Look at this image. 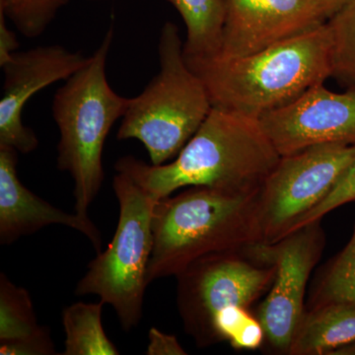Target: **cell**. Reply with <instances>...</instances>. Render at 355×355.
I'll list each match as a JSON object with an SVG mask.
<instances>
[{
    "instance_id": "cell-1",
    "label": "cell",
    "mask_w": 355,
    "mask_h": 355,
    "mask_svg": "<svg viewBox=\"0 0 355 355\" xmlns=\"http://www.w3.org/2000/svg\"><path fill=\"white\" fill-rule=\"evenodd\" d=\"M280 157L259 119L212 107L198 132L170 162L149 165L128 155L119 159L114 168L132 174L159 200L186 187L256 193Z\"/></svg>"
},
{
    "instance_id": "cell-4",
    "label": "cell",
    "mask_w": 355,
    "mask_h": 355,
    "mask_svg": "<svg viewBox=\"0 0 355 355\" xmlns=\"http://www.w3.org/2000/svg\"><path fill=\"white\" fill-rule=\"evenodd\" d=\"M114 36L111 26L85 65L58 89L51 105L60 132L58 168L72 178L74 209L83 217H88L89 207L104 181L105 142L132 101V98L114 92L107 78V60Z\"/></svg>"
},
{
    "instance_id": "cell-17",
    "label": "cell",
    "mask_w": 355,
    "mask_h": 355,
    "mask_svg": "<svg viewBox=\"0 0 355 355\" xmlns=\"http://www.w3.org/2000/svg\"><path fill=\"white\" fill-rule=\"evenodd\" d=\"M105 303L78 302L65 308L64 355H118L120 352L105 333L102 310Z\"/></svg>"
},
{
    "instance_id": "cell-13",
    "label": "cell",
    "mask_w": 355,
    "mask_h": 355,
    "mask_svg": "<svg viewBox=\"0 0 355 355\" xmlns=\"http://www.w3.org/2000/svg\"><path fill=\"white\" fill-rule=\"evenodd\" d=\"M18 153L0 146V243L12 244L53 224L67 226L86 236L100 253L102 235L88 217L67 214L26 188L17 174Z\"/></svg>"
},
{
    "instance_id": "cell-11",
    "label": "cell",
    "mask_w": 355,
    "mask_h": 355,
    "mask_svg": "<svg viewBox=\"0 0 355 355\" xmlns=\"http://www.w3.org/2000/svg\"><path fill=\"white\" fill-rule=\"evenodd\" d=\"M88 58L60 44L14 53L1 67L4 80L0 99V146L12 147L20 154L36 150L38 137L23 123V110L40 91L73 76Z\"/></svg>"
},
{
    "instance_id": "cell-16",
    "label": "cell",
    "mask_w": 355,
    "mask_h": 355,
    "mask_svg": "<svg viewBox=\"0 0 355 355\" xmlns=\"http://www.w3.org/2000/svg\"><path fill=\"white\" fill-rule=\"evenodd\" d=\"M174 6L186 27L184 58L188 62L216 58L223 40L224 0H166Z\"/></svg>"
},
{
    "instance_id": "cell-19",
    "label": "cell",
    "mask_w": 355,
    "mask_h": 355,
    "mask_svg": "<svg viewBox=\"0 0 355 355\" xmlns=\"http://www.w3.org/2000/svg\"><path fill=\"white\" fill-rule=\"evenodd\" d=\"M331 42V77L355 88V0L327 21Z\"/></svg>"
},
{
    "instance_id": "cell-9",
    "label": "cell",
    "mask_w": 355,
    "mask_h": 355,
    "mask_svg": "<svg viewBox=\"0 0 355 355\" xmlns=\"http://www.w3.org/2000/svg\"><path fill=\"white\" fill-rule=\"evenodd\" d=\"M321 220L311 222L275 243H257L245 253L258 263L275 268V279L257 318L266 342L289 354L292 340L305 313L306 286L324 247Z\"/></svg>"
},
{
    "instance_id": "cell-14",
    "label": "cell",
    "mask_w": 355,
    "mask_h": 355,
    "mask_svg": "<svg viewBox=\"0 0 355 355\" xmlns=\"http://www.w3.org/2000/svg\"><path fill=\"white\" fill-rule=\"evenodd\" d=\"M50 331L40 326L29 292L0 275V354H55Z\"/></svg>"
},
{
    "instance_id": "cell-6",
    "label": "cell",
    "mask_w": 355,
    "mask_h": 355,
    "mask_svg": "<svg viewBox=\"0 0 355 355\" xmlns=\"http://www.w3.org/2000/svg\"><path fill=\"white\" fill-rule=\"evenodd\" d=\"M114 169L113 189L120 205L116 232L108 248L89 263L76 294L99 296L113 307L123 330L130 331L141 321L158 200L132 174Z\"/></svg>"
},
{
    "instance_id": "cell-21",
    "label": "cell",
    "mask_w": 355,
    "mask_h": 355,
    "mask_svg": "<svg viewBox=\"0 0 355 355\" xmlns=\"http://www.w3.org/2000/svg\"><path fill=\"white\" fill-rule=\"evenodd\" d=\"M69 0H0V10L25 38L42 36Z\"/></svg>"
},
{
    "instance_id": "cell-22",
    "label": "cell",
    "mask_w": 355,
    "mask_h": 355,
    "mask_svg": "<svg viewBox=\"0 0 355 355\" xmlns=\"http://www.w3.org/2000/svg\"><path fill=\"white\" fill-rule=\"evenodd\" d=\"M355 200V160L343 172L338 181L336 182L333 190L330 191L326 198L319 203L315 209L311 210L300 221L296 224V229L302 227L306 224L311 223L322 218L329 212L342 207L347 203ZM291 231V232H292ZM289 234V233H288Z\"/></svg>"
},
{
    "instance_id": "cell-18",
    "label": "cell",
    "mask_w": 355,
    "mask_h": 355,
    "mask_svg": "<svg viewBox=\"0 0 355 355\" xmlns=\"http://www.w3.org/2000/svg\"><path fill=\"white\" fill-rule=\"evenodd\" d=\"M265 340L263 326L258 318L249 312V308L232 306L212 318L205 347L228 342L235 349L256 350Z\"/></svg>"
},
{
    "instance_id": "cell-26",
    "label": "cell",
    "mask_w": 355,
    "mask_h": 355,
    "mask_svg": "<svg viewBox=\"0 0 355 355\" xmlns=\"http://www.w3.org/2000/svg\"><path fill=\"white\" fill-rule=\"evenodd\" d=\"M88 1H102V0H88Z\"/></svg>"
},
{
    "instance_id": "cell-2",
    "label": "cell",
    "mask_w": 355,
    "mask_h": 355,
    "mask_svg": "<svg viewBox=\"0 0 355 355\" xmlns=\"http://www.w3.org/2000/svg\"><path fill=\"white\" fill-rule=\"evenodd\" d=\"M331 42L324 23L243 57L188 62L212 107L260 119L331 77Z\"/></svg>"
},
{
    "instance_id": "cell-25",
    "label": "cell",
    "mask_w": 355,
    "mask_h": 355,
    "mask_svg": "<svg viewBox=\"0 0 355 355\" xmlns=\"http://www.w3.org/2000/svg\"><path fill=\"white\" fill-rule=\"evenodd\" d=\"M319 1L324 6V8L326 9L331 18L334 14L338 12V10H340L343 7L349 4L352 0H319Z\"/></svg>"
},
{
    "instance_id": "cell-7",
    "label": "cell",
    "mask_w": 355,
    "mask_h": 355,
    "mask_svg": "<svg viewBox=\"0 0 355 355\" xmlns=\"http://www.w3.org/2000/svg\"><path fill=\"white\" fill-rule=\"evenodd\" d=\"M355 160V144H320L280 157L259 195L261 243L291 233Z\"/></svg>"
},
{
    "instance_id": "cell-3",
    "label": "cell",
    "mask_w": 355,
    "mask_h": 355,
    "mask_svg": "<svg viewBox=\"0 0 355 355\" xmlns=\"http://www.w3.org/2000/svg\"><path fill=\"white\" fill-rule=\"evenodd\" d=\"M260 191L230 193L198 186L159 200L153 211L148 284L177 277L210 254L244 251L261 243Z\"/></svg>"
},
{
    "instance_id": "cell-24",
    "label": "cell",
    "mask_w": 355,
    "mask_h": 355,
    "mask_svg": "<svg viewBox=\"0 0 355 355\" xmlns=\"http://www.w3.org/2000/svg\"><path fill=\"white\" fill-rule=\"evenodd\" d=\"M6 20V14L0 10V67L9 62L19 48L17 37L9 29Z\"/></svg>"
},
{
    "instance_id": "cell-8",
    "label": "cell",
    "mask_w": 355,
    "mask_h": 355,
    "mask_svg": "<svg viewBox=\"0 0 355 355\" xmlns=\"http://www.w3.org/2000/svg\"><path fill=\"white\" fill-rule=\"evenodd\" d=\"M275 268L245 251L210 254L177 275L178 309L184 331L205 347L212 318L232 306L250 308L270 291Z\"/></svg>"
},
{
    "instance_id": "cell-23",
    "label": "cell",
    "mask_w": 355,
    "mask_h": 355,
    "mask_svg": "<svg viewBox=\"0 0 355 355\" xmlns=\"http://www.w3.org/2000/svg\"><path fill=\"white\" fill-rule=\"evenodd\" d=\"M149 343L146 354L149 355H184L182 345L175 336L167 335L156 328L149 331Z\"/></svg>"
},
{
    "instance_id": "cell-20",
    "label": "cell",
    "mask_w": 355,
    "mask_h": 355,
    "mask_svg": "<svg viewBox=\"0 0 355 355\" xmlns=\"http://www.w3.org/2000/svg\"><path fill=\"white\" fill-rule=\"evenodd\" d=\"M345 302L355 304V227L347 247L331 261L311 297V308Z\"/></svg>"
},
{
    "instance_id": "cell-5",
    "label": "cell",
    "mask_w": 355,
    "mask_h": 355,
    "mask_svg": "<svg viewBox=\"0 0 355 355\" xmlns=\"http://www.w3.org/2000/svg\"><path fill=\"white\" fill-rule=\"evenodd\" d=\"M159 71L132 98L116 137L144 144L151 164L176 158L212 109L209 91L187 62L179 28L166 22L158 43Z\"/></svg>"
},
{
    "instance_id": "cell-12",
    "label": "cell",
    "mask_w": 355,
    "mask_h": 355,
    "mask_svg": "<svg viewBox=\"0 0 355 355\" xmlns=\"http://www.w3.org/2000/svg\"><path fill=\"white\" fill-rule=\"evenodd\" d=\"M221 50L243 57L323 25L330 16L319 0H224Z\"/></svg>"
},
{
    "instance_id": "cell-15",
    "label": "cell",
    "mask_w": 355,
    "mask_h": 355,
    "mask_svg": "<svg viewBox=\"0 0 355 355\" xmlns=\"http://www.w3.org/2000/svg\"><path fill=\"white\" fill-rule=\"evenodd\" d=\"M354 343L355 304L328 303L305 311L289 354H336Z\"/></svg>"
},
{
    "instance_id": "cell-10",
    "label": "cell",
    "mask_w": 355,
    "mask_h": 355,
    "mask_svg": "<svg viewBox=\"0 0 355 355\" xmlns=\"http://www.w3.org/2000/svg\"><path fill=\"white\" fill-rule=\"evenodd\" d=\"M260 121L280 156L320 144H355V88L338 93L318 84Z\"/></svg>"
}]
</instances>
